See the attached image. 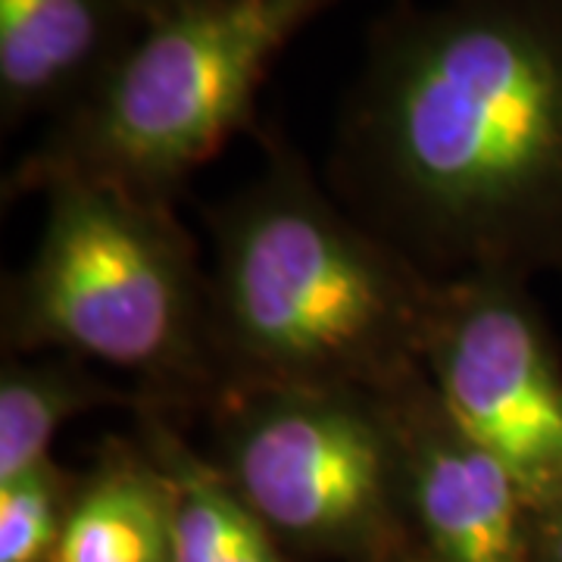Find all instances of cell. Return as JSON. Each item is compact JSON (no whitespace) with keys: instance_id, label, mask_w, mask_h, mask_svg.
I'll return each instance as SVG.
<instances>
[{"instance_id":"1","label":"cell","mask_w":562,"mask_h":562,"mask_svg":"<svg viewBox=\"0 0 562 562\" xmlns=\"http://www.w3.org/2000/svg\"><path fill=\"white\" fill-rule=\"evenodd\" d=\"M328 188L435 281L562 254V0H397L344 94Z\"/></svg>"},{"instance_id":"2","label":"cell","mask_w":562,"mask_h":562,"mask_svg":"<svg viewBox=\"0 0 562 562\" xmlns=\"http://www.w3.org/2000/svg\"><path fill=\"white\" fill-rule=\"evenodd\" d=\"M213 235L216 403L250 391L384 397L425 372L438 281L366 228L288 140H266L262 169L216 213Z\"/></svg>"},{"instance_id":"3","label":"cell","mask_w":562,"mask_h":562,"mask_svg":"<svg viewBox=\"0 0 562 562\" xmlns=\"http://www.w3.org/2000/svg\"><path fill=\"white\" fill-rule=\"evenodd\" d=\"M38 247L3 291V353H66L138 379V406L216 403L206 272L172 203L91 181L41 191Z\"/></svg>"},{"instance_id":"4","label":"cell","mask_w":562,"mask_h":562,"mask_svg":"<svg viewBox=\"0 0 562 562\" xmlns=\"http://www.w3.org/2000/svg\"><path fill=\"white\" fill-rule=\"evenodd\" d=\"M335 0H201L144 22L103 81L50 122L3 198L91 181L172 203L184 179L254 128L281 50Z\"/></svg>"},{"instance_id":"5","label":"cell","mask_w":562,"mask_h":562,"mask_svg":"<svg viewBox=\"0 0 562 562\" xmlns=\"http://www.w3.org/2000/svg\"><path fill=\"white\" fill-rule=\"evenodd\" d=\"M210 413V460L284 550L382 562L413 547L401 450L382 397L250 391L222 397Z\"/></svg>"},{"instance_id":"6","label":"cell","mask_w":562,"mask_h":562,"mask_svg":"<svg viewBox=\"0 0 562 562\" xmlns=\"http://www.w3.org/2000/svg\"><path fill=\"white\" fill-rule=\"evenodd\" d=\"M425 375L447 413L522 484L531 516L562 497V369L522 279L438 281Z\"/></svg>"},{"instance_id":"7","label":"cell","mask_w":562,"mask_h":562,"mask_svg":"<svg viewBox=\"0 0 562 562\" xmlns=\"http://www.w3.org/2000/svg\"><path fill=\"white\" fill-rule=\"evenodd\" d=\"M401 450L403 513L431 562H535L522 484L419 372L382 397Z\"/></svg>"},{"instance_id":"8","label":"cell","mask_w":562,"mask_h":562,"mask_svg":"<svg viewBox=\"0 0 562 562\" xmlns=\"http://www.w3.org/2000/svg\"><path fill=\"white\" fill-rule=\"evenodd\" d=\"M140 29L125 0H0L3 132L76 110Z\"/></svg>"},{"instance_id":"9","label":"cell","mask_w":562,"mask_h":562,"mask_svg":"<svg viewBox=\"0 0 562 562\" xmlns=\"http://www.w3.org/2000/svg\"><path fill=\"white\" fill-rule=\"evenodd\" d=\"M54 562H176L172 484L138 438H106L79 472Z\"/></svg>"},{"instance_id":"10","label":"cell","mask_w":562,"mask_h":562,"mask_svg":"<svg viewBox=\"0 0 562 562\" xmlns=\"http://www.w3.org/2000/svg\"><path fill=\"white\" fill-rule=\"evenodd\" d=\"M135 438L172 484L176 562H291L284 543L241 501L210 453L194 450L160 409L135 406Z\"/></svg>"},{"instance_id":"11","label":"cell","mask_w":562,"mask_h":562,"mask_svg":"<svg viewBox=\"0 0 562 562\" xmlns=\"http://www.w3.org/2000/svg\"><path fill=\"white\" fill-rule=\"evenodd\" d=\"M138 394L103 382L91 362L66 353H3L0 369V484L54 460L63 425L101 406H138Z\"/></svg>"},{"instance_id":"12","label":"cell","mask_w":562,"mask_h":562,"mask_svg":"<svg viewBox=\"0 0 562 562\" xmlns=\"http://www.w3.org/2000/svg\"><path fill=\"white\" fill-rule=\"evenodd\" d=\"M79 472L47 460L0 484V562H54Z\"/></svg>"},{"instance_id":"13","label":"cell","mask_w":562,"mask_h":562,"mask_svg":"<svg viewBox=\"0 0 562 562\" xmlns=\"http://www.w3.org/2000/svg\"><path fill=\"white\" fill-rule=\"evenodd\" d=\"M531 560L562 562V497L531 516Z\"/></svg>"},{"instance_id":"14","label":"cell","mask_w":562,"mask_h":562,"mask_svg":"<svg viewBox=\"0 0 562 562\" xmlns=\"http://www.w3.org/2000/svg\"><path fill=\"white\" fill-rule=\"evenodd\" d=\"M135 13H138L140 20L150 22V20H160L166 13H176L181 7H191V3H201V0H125Z\"/></svg>"},{"instance_id":"15","label":"cell","mask_w":562,"mask_h":562,"mask_svg":"<svg viewBox=\"0 0 562 562\" xmlns=\"http://www.w3.org/2000/svg\"><path fill=\"white\" fill-rule=\"evenodd\" d=\"M382 562H431V560H428L419 547L413 543V547H406V550H401V553H394V557H387V560H382Z\"/></svg>"}]
</instances>
